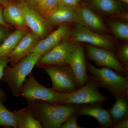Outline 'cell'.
I'll return each mask as SVG.
<instances>
[{
    "label": "cell",
    "instance_id": "1",
    "mask_svg": "<svg viewBox=\"0 0 128 128\" xmlns=\"http://www.w3.org/2000/svg\"><path fill=\"white\" fill-rule=\"evenodd\" d=\"M80 105L54 104L44 101L27 100L26 107L42 128H60L66 118Z\"/></svg>",
    "mask_w": 128,
    "mask_h": 128
},
{
    "label": "cell",
    "instance_id": "2",
    "mask_svg": "<svg viewBox=\"0 0 128 128\" xmlns=\"http://www.w3.org/2000/svg\"><path fill=\"white\" fill-rule=\"evenodd\" d=\"M41 56L39 54L32 52L13 67L7 65L5 67L1 80L7 84L13 96H19L22 85Z\"/></svg>",
    "mask_w": 128,
    "mask_h": 128
},
{
    "label": "cell",
    "instance_id": "3",
    "mask_svg": "<svg viewBox=\"0 0 128 128\" xmlns=\"http://www.w3.org/2000/svg\"><path fill=\"white\" fill-rule=\"evenodd\" d=\"M86 69L96 80L99 87H103L115 96L120 94L128 95V76L120 74L106 67L97 68L86 62Z\"/></svg>",
    "mask_w": 128,
    "mask_h": 128
},
{
    "label": "cell",
    "instance_id": "4",
    "mask_svg": "<svg viewBox=\"0 0 128 128\" xmlns=\"http://www.w3.org/2000/svg\"><path fill=\"white\" fill-rule=\"evenodd\" d=\"M99 87L96 79L90 76L87 83L82 87L69 93H58L57 104L84 105L108 100L109 98L99 91Z\"/></svg>",
    "mask_w": 128,
    "mask_h": 128
},
{
    "label": "cell",
    "instance_id": "5",
    "mask_svg": "<svg viewBox=\"0 0 128 128\" xmlns=\"http://www.w3.org/2000/svg\"><path fill=\"white\" fill-rule=\"evenodd\" d=\"M38 66L46 71L52 82L51 88L57 92L69 93L80 88L69 65H42Z\"/></svg>",
    "mask_w": 128,
    "mask_h": 128
},
{
    "label": "cell",
    "instance_id": "6",
    "mask_svg": "<svg viewBox=\"0 0 128 128\" xmlns=\"http://www.w3.org/2000/svg\"><path fill=\"white\" fill-rule=\"evenodd\" d=\"M58 92L44 86L35 79L32 72L28 76L20 88L19 96L26 100H38L57 104Z\"/></svg>",
    "mask_w": 128,
    "mask_h": 128
},
{
    "label": "cell",
    "instance_id": "7",
    "mask_svg": "<svg viewBox=\"0 0 128 128\" xmlns=\"http://www.w3.org/2000/svg\"><path fill=\"white\" fill-rule=\"evenodd\" d=\"M77 43L70 35L41 56L36 65H69Z\"/></svg>",
    "mask_w": 128,
    "mask_h": 128
},
{
    "label": "cell",
    "instance_id": "8",
    "mask_svg": "<svg viewBox=\"0 0 128 128\" xmlns=\"http://www.w3.org/2000/svg\"><path fill=\"white\" fill-rule=\"evenodd\" d=\"M86 55L99 67H106L124 76H128V70L117 58L114 51L105 48L87 45L86 48Z\"/></svg>",
    "mask_w": 128,
    "mask_h": 128
},
{
    "label": "cell",
    "instance_id": "9",
    "mask_svg": "<svg viewBox=\"0 0 128 128\" xmlns=\"http://www.w3.org/2000/svg\"><path fill=\"white\" fill-rule=\"evenodd\" d=\"M70 36L76 42L86 43L113 51L115 49L114 42L109 38L79 24H76L71 29Z\"/></svg>",
    "mask_w": 128,
    "mask_h": 128
},
{
    "label": "cell",
    "instance_id": "10",
    "mask_svg": "<svg viewBox=\"0 0 128 128\" xmlns=\"http://www.w3.org/2000/svg\"><path fill=\"white\" fill-rule=\"evenodd\" d=\"M19 2L27 27L41 39L45 38L49 31V24L38 12L26 2Z\"/></svg>",
    "mask_w": 128,
    "mask_h": 128
},
{
    "label": "cell",
    "instance_id": "11",
    "mask_svg": "<svg viewBox=\"0 0 128 128\" xmlns=\"http://www.w3.org/2000/svg\"><path fill=\"white\" fill-rule=\"evenodd\" d=\"M69 65L79 88L84 86L90 76L87 73L84 48L80 43L76 44Z\"/></svg>",
    "mask_w": 128,
    "mask_h": 128
},
{
    "label": "cell",
    "instance_id": "12",
    "mask_svg": "<svg viewBox=\"0 0 128 128\" xmlns=\"http://www.w3.org/2000/svg\"><path fill=\"white\" fill-rule=\"evenodd\" d=\"M55 31L46 38L40 39L32 51L41 54L42 56L70 36L71 28L68 24L60 25Z\"/></svg>",
    "mask_w": 128,
    "mask_h": 128
},
{
    "label": "cell",
    "instance_id": "13",
    "mask_svg": "<svg viewBox=\"0 0 128 128\" xmlns=\"http://www.w3.org/2000/svg\"><path fill=\"white\" fill-rule=\"evenodd\" d=\"M76 11V24L97 32H106V28L102 19L90 7L80 6Z\"/></svg>",
    "mask_w": 128,
    "mask_h": 128
},
{
    "label": "cell",
    "instance_id": "14",
    "mask_svg": "<svg viewBox=\"0 0 128 128\" xmlns=\"http://www.w3.org/2000/svg\"><path fill=\"white\" fill-rule=\"evenodd\" d=\"M103 102H97L89 104L80 105L74 114L79 116L87 115L93 117L99 125L104 128H110L113 122L108 109L103 108Z\"/></svg>",
    "mask_w": 128,
    "mask_h": 128
},
{
    "label": "cell",
    "instance_id": "15",
    "mask_svg": "<svg viewBox=\"0 0 128 128\" xmlns=\"http://www.w3.org/2000/svg\"><path fill=\"white\" fill-rule=\"evenodd\" d=\"M40 39L39 36L31 31L26 33L15 49L7 57L11 66H15L20 60L31 54L34 46Z\"/></svg>",
    "mask_w": 128,
    "mask_h": 128
},
{
    "label": "cell",
    "instance_id": "16",
    "mask_svg": "<svg viewBox=\"0 0 128 128\" xmlns=\"http://www.w3.org/2000/svg\"><path fill=\"white\" fill-rule=\"evenodd\" d=\"M3 15L6 22L16 29L27 28L20 3L16 0L3 6Z\"/></svg>",
    "mask_w": 128,
    "mask_h": 128
},
{
    "label": "cell",
    "instance_id": "17",
    "mask_svg": "<svg viewBox=\"0 0 128 128\" xmlns=\"http://www.w3.org/2000/svg\"><path fill=\"white\" fill-rule=\"evenodd\" d=\"M76 9L60 6L48 17L46 20L50 25H60L75 22L76 16Z\"/></svg>",
    "mask_w": 128,
    "mask_h": 128
},
{
    "label": "cell",
    "instance_id": "18",
    "mask_svg": "<svg viewBox=\"0 0 128 128\" xmlns=\"http://www.w3.org/2000/svg\"><path fill=\"white\" fill-rule=\"evenodd\" d=\"M114 97V104L108 109L113 124L118 122L128 117V95L120 94Z\"/></svg>",
    "mask_w": 128,
    "mask_h": 128
},
{
    "label": "cell",
    "instance_id": "19",
    "mask_svg": "<svg viewBox=\"0 0 128 128\" xmlns=\"http://www.w3.org/2000/svg\"><path fill=\"white\" fill-rule=\"evenodd\" d=\"M88 5L104 14L115 16L123 12L122 6L116 0H88Z\"/></svg>",
    "mask_w": 128,
    "mask_h": 128
},
{
    "label": "cell",
    "instance_id": "20",
    "mask_svg": "<svg viewBox=\"0 0 128 128\" xmlns=\"http://www.w3.org/2000/svg\"><path fill=\"white\" fill-rule=\"evenodd\" d=\"M28 32L27 28H18L6 37L0 44V57H7L15 49L22 38Z\"/></svg>",
    "mask_w": 128,
    "mask_h": 128
},
{
    "label": "cell",
    "instance_id": "21",
    "mask_svg": "<svg viewBox=\"0 0 128 128\" xmlns=\"http://www.w3.org/2000/svg\"><path fill=\"white\" fill-rule=\"evenodd\" d=\"M18 128H42L39 121L32 115L27 107L12 111Z\"/></svg>",
    "mask_w": 128,
    "mask_h": 128
},
{
    "label": "cell",
    "instance_id": "22",
    "mask_svg": "<svg viewBox=\"0 0 128 128\" xmlns=\"http://www.w3.org/2000/svg\"><path fill=\"white\" fill-rule=\"evenodd\" d=\"M0 127L17 128L16 122L13 112H11L0 100Z\"/></svg>",
    "mask_w": 128,
    "mask_h": 128
},
{
    "label": "cell",
    "instance_id": "23",
    "mask_svg": "<svg viewBox=\"0 0 128 128\" xmlns=\"http://www.w3.org/2000/svg\"><path fill=\"white\" fill-rule=\"evenodd\" d=\"M60 0H39L37 11L45 20L58 7Z\"/></svg>",
    "mask_w": 128,
    "mask_h": 128
},
{
    "label": "cell",
    "instance_id": "24",
    "mask_svg": "<svg viewBox=\"0 0 128 128\" xmlns=\"http://www.w3.org/2000/svg\"><path fill=\"white\" fill-rule=\"evenodd\" d=\"M109 25L110 29L116 36L123 40H128V24L121 21L114 20L112 21Z\"/></svg>",
    "mask_w": 128,
    "mask_h": 128
},
{
    "label": "cell",
    "instance_id": "25",
    "mask_svg": "<svg viewBox=\"0 0 128 128\" xmlns=\"http://www.w3.org/2000/svg\"><path fill=\"white\" fill-rule=\"evenodd\" d=\"M114 54L117 58L128 70V44H125L120 46Z\"/></svg>",
    "mask_w": 128,
    "mask_h": 128
},
{
    "label": "cell",
    "instance_id": "26",
    "mask_svg": "<svg viewBox=\"0 0 128 128\" xmlns=\"http://www.w3.org/2000/svg\"><path fill=\"white\" fill-rule=\"evenodd\" d=\"M9 60L7 57H0V81L1 80L4 68L9 63ZM7 97L5 92L0 88V100L2 102L6 100Z\"/></svg>",
    "mask_w": 128,
    "mask_h": 128
},
{
    "label": "cell",
    "instance_id": "27",
    "mask_svg": "<svg viewBox=\"0 0 128 128\" xmlns=\"http://www.w3.org/2000/svg\"><path fill=\"white\" fill-rule=\"evenodd\" d=\"M78 116L73 113L70 114L60 126V128H82L77 123Z\"/></svg>",
    "mask_w": 128,
    "mask_h": 128
},
{
    "label": "cell",
    "instance_id": "28",
    "mask_svg": "<svg viewBox=\"0 0 128 128\" xmlns=\"http://www.w3.org/2000/svg\"><path fill=\"white\" fill-rule=\"evenodd\" d=\"M83 0H60V6H64L77 9L80 6Z\"/></svg>",
    "mask_w": 128,
    "mask_h": 128
},
{
    "label": "cell",
    "instance_id": "29",
    "mask_svg": "<svg viewBox=\"0 0 128 128\" xmlns=\"http://www.w3.org/2000/svg\"><path fill=\"white\" fill-rule=\"evenodd\" d=\"M3 6H0V26L2 27L7 29L12 28L11 26L8 24L4 19L3 15Z\"/></svg>",
    "mask_w": 128,
    "mask_h": 128
},
{
    "label": "cell",
    "instance_id": "30",
    "mask_svg": "<svg viewBox=\"0 0 128 128\" xmlns=\"http://www.w3.org/2000/svg\"><path fill=\"white\" fill-rule=\"evenodd\" d=\"M110 128H128V117L116 124H113Z\"/></svg>",
    "mask_w": 128,
    "mask_h": 128
},
{
    "label": "cell",
    "instance_id": "31",
    "mask_svg": "<svg viewBox=\"0 0 128 128\" xmlns=\"http://www.w3.org/2000/svg\"><path fill=\"white\" fill-rule=\"evenodd\" d=\"M39 0H26V2L29 6L37 11V5Z\"/></svg>",
    "mask_w": 128,
    "mask_h": 128
},
{
    "label": "cell",
    "instance_id": "32",
    "mask_svg": "<svg viewBox=\"0 0 128 128\" xmlns=\"http://www.w3.org/2000/svg\"><path fill=\"white\" fill-rule=\"evenodd\" d=\"M6 29L5 28L0 26V44L7 36L6 35L7 34Z\"/></svg>",
    "mask_w": 128,
    "mask_h": 128
},
{
    "label": "cell",
    "instance_id": "33",
    "mask_svg": "<svg viewBox=\"0 0 128 128\" xmlns=\"http://www.w3.org/2000/svg\"><path fill=\"white\" fill-rule=\"evenodd\" d=\"M118 18H122L124 20H128V12H122L114 16Z\"/></svg>",
    "mask_w": 128,
    "mask_h": 128
},
{
    "label": "cell",
    "instance_id": "34",
    "mask_svg": "<svg viewBox=\"0 0 128 128\" xmlns=\"http://www.w3.org/2000/svg\"><path fill=\"white\" fill-rule=\"evenodd\" d=\"M16 0H0V6H4L9 2Z\"/></svg>",
    "mask_w": 128,
    "mask_h": 128
},
{
    "label": "cell",
    "instance_id": "35",
    "mask_svg": "<svg viewBox=\"0 0 128 128\" xmlns=\"http://www.w3.org/2000/svg\"><path fill=\"white\" fill-rule=\"evenodd\" d=\"M118 1H121L122 2H124L126 4H128V0H116Z\"/></svg>",
    "mask_w": 128,
    "mask_h": 128
},
{
    "label": "cell",
    "instance_id": "36",
    "mask_svg": "<svg viewBox=\"0 0 128 128\" xmlns=\"http://www.w3.org/2000/svg\"><path fill=\"white\" fill-rule=\"evenodd\" d=\"M26 0H18V2H26Z\"/></svg>",
    "mask_w": 128,
    "mask_h": 128
}]
</instances>
